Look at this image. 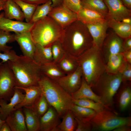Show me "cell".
<instances>
[{
  "label": "cell",
  "instance_id": "cell-1",
  "mask_svg": "<svg viewBox=\"0 0 131 131\" xmlns=\"http://www.w3.org/2000/svg\"><path fill=\"white\" fill-rule=\"evenodd\" d=\"M61 42L66 53L77 57L93 45L87 27L78 20L64 29Z\"/></svg>",
  "mask_w": 131,
  "mask_h": 131
},
{
  "label": "cell",
  "instance_id": "cell-2",
  "mask_svg": "<svg viewBox=\"0 0 131 131\" xmlns=\"http://www.w3.org/2000/svg\"><path fill=\"white\" fill-rule=\"evenodd\" d=\"M38 85L49 106L56 109L61 118L71 109L74 104L71 95L54 80L42 74Z\"/></svg>",
  "mask_w": 131,
  "mask_h": 131
},
{
  "label": "cell",
  "instance_id": "cell-3",
  "mask_svg": "<svg viewBox=\"0 0 131 131\" xmlns=\"http://www.w3.org/2000/svg\"><path fill=\"white\" fill-rule=\"evenodd\" d=\"M13 73L16 87L38 85L42 75L40 66L31 58L21 55L13 61H8Z\"/></svg>",
  "mask_w": 131,
  "mask_h": 131
},
{
  "label": "cell",
  "instance_id": "cell-4",
  "mask_svg": "<svg viewBox=\"0 0 131 131\" xmlns=\"http://www.w3.org/2000/svg\"><path fill=\"white\" fill-rule=\"evenodd\" d=\"M77 59L83 77L91 88L94 87L105 72V64L101 50L92 46Z\"/></svg>",
  "mask_w": 131,
  "mask_h": 131
},
{
  "label": "cell",
  "instance_id": "cell-5",
  "mask_svg": "<svg viewBox=\"0 0 131 131\" xmlns=\"http://www.w3.org/2000/svg\"><path fill=\"white\" fill-rule=\"evenodd\" d=\"M30 32L35 44L48 47L56 41L61 42L64 29L47 16L33 23Z\"/></svg>",
  "mask_w": 131,
  "mask_h": 131
},
{
  "label": "cell",
  "instance_id": "cell-6",
  "mask_svg": "<svg viewBox=\"0 0 131 131\" xmlns=\"http://www.w3.org/2000/svg\"><path fill=\"white\" fill-rule=\"evenodd\" d=\"M122 82L120 73L112 74L105 72L94 87L102 104L107 109L113 105L114 97Z\"/></svg>",
  "mask_w": 131,
  "mask_h": 131
},
{
  "label": "cell",
  "instance_id": "cell-7",
  "mask_svg": "<svg viewBox=\"0 0 131 131\" xmlns=\"http://www.w3.org/2000/svg\"><path fill=\"white\" fill-rule=\"evenodd\" d=\"M92 131H107L125 125L131 126V117L118 116L113 112L105 110L96 113L90 121Z\"/></svg>",
  "mask_w": 131,
  "mask_h": 131
},
{
  "label": "cell",
  "instance_id": "cell-8",
  "mask_svg": "<svg viewBox=\"0 0 131 131\" xmlns=\"http://www.w3.org/2000/svg\"><path fill=\"white\" fill-rule=\"evenodd\" d=\"M16 82L8 61L0 64V100L9 101L14 93Z\"/></svg>",
  "mask_w": 131,
  "mask_h": 131
},
{
  "label": "cell",
  "instance_id": "cell-9",
  "mask_svg": "<svg viewBox=\"0 0 131 131\" xmlns=\"http://www.w3.org/2000/svg\"><path fill=\"white\" fill-rule=\"evenodd\" d=\"M82 77V70L79 66L73 72L54 80L67 92L71 95L80 88Z\"/></svg>",
  "mask_w": 131,
  "mask_h": 131
},
{
  "label": "cell",
  "instance_id": "cell-10",
  "mask_svg": "<svg viewBox=\"0 0 131 131\" xmlns=\"http://www.w3.org/2000/svg\"><path fill=\"white\" fill-rule=\"evenodd\" d=\"M123 41L122 39L114 32L107 34L101 49L104 62L110 56L124 51Z\"/></svg>",
  "mask_w": 131,
  "mask_h": 131
},
{
  "label": "cell",
  "instance_id": "cell-11",
  "mask_svg": "<svg viewBox=\"0 0 131 131\" xmlns=\"http://www.w3.org/2000/svg\"><path fill=\"white\" fill-rule=\"evenodd\" d=\"M48 16L64 29L78 20L77 13L63 5L53 7Z\"/></svg>",
  "mask_w": 131,
  "mask_h": 131
},
{
  "label": "cell",
  "instance_id": "cell-12",
  "mask_svg": "<svg viewBox=\"0 0 131 131\" xmlns=\"http://www.w3.org/2000/svg\"><path fill=\"white\" fill-rule=\"evenodd\" d=\"M108 9L106 19H112L122 21L131 17V9L126 7L121 0H103Z\"/></svg>",
  "mask_w": 131,
  "mask_h": 131
},
{
  "label": "cell",
  "instance_id": "cell-13",
  "mask_svg": "<svg viewBox=\"0 0 131 131\" xmlns=\"http://www.w3.org/2000/svg\"><path fill=\"white\" fill-rule=\"evenodd\" d=\"M85 25L92 37V46L101 50L109 27L107 20L97 24Z\"/></svg>",
  "mask_w": 131,
  "mask_h": 131
},
{
  "label": "cell",
  "instance_id": "cell-14",
  "mask_svg": "<svg viewBox=\"0 0 131 131\" xmlns=\"http://www.w3.org/2000/svg\"><path fill=\"white\" fill-rule=\"evenodd\" d=\"M60 118L56 109L50 106L47 111L40 118V131H55L60 123Z\"/></svg>",
  "mask_w": 131,
  "mask_h": 131
},
{
  "label": "cell",
  "instance_id": "cell-15",
  "mask_svg": "<svg viewBox=\"0 0 131 131\" xmlns=\"http://www.w3.org/2000/svg\"><path fill=\"white\" fill-rule=\"evenodd\" d=\"M33 24L30 22L14 21L4 16L0 19V30L15 33H21L30 31Z\"/></svg>",
  "mask_w": 131,
  "mask_h": 131
},
{
  "label": "cell",
  "instance_id": "cell-16",
  "mask_svg": "<svg viewBox=\"0 0 131 131\" xmlns=\"http://www.w3.org/2000/svg\"><path fill=\"white\" fill-rule=\"evenodd\" d=\"M15 41L19 44L23 55L33 59L35 48L30 31L14 34Z\"/></svg>",
  "mask_w": 131,
  "mask_h": 131
},
{
  "label": "cell",
  "instance_id": "cell-17",
  "mask_svg": "<svg viewBox=\"0 0 131 131\" xmlns=\"http://www.w3.org/2000/svg\"><path fill=\"white\" fill-rule=\"evenodd\" d=\"M25 94L23 93L21 89L15 87L14 93L8 103L7 102L3 100H0V118L5 120L8 115L15 109V107L18 104L20 103L23 100Z\"/></svg>",
  "mask_w": 131,
  "mask_h": 131
},
{
  "label": "cell",
  "instance_id": "cell-18",
  "mask_svg": "<svg viewBox=\"0 0 131 131\" xmlns=\"http://www.w3.org/2000/svg\"><path fill=\"white\" fill-rule=\"evenodd\" d=\"M5 121L11 131H27L22 108L15 109L8 115Z\"/></svg>",
  "mask_w": 131,
  "mask_h": 131
},
{
  "label": "cell",
  "instance_id": "cell-19",
  "mask_svg": "<svg viewBox=\"0 0 131 131\" xmlns=\"http://www.w3.org/2000/svg\"><path fill=\"white\" fill-rule=\"evenodd\" d=\"M16 88L24 90L25 94L21 102L15 106V109L22 108L25 107L32 106L42 94L41 90L38 85Z\"/></svg>",
  "mask_w": 131,
  "mask_h": 131
},
{
  "label": "cell",
  "instance_id": "cell-20",
  "mask_svg": "<svg viewBox=\"0 0 131 131\" xmlns=\"http://www.w3.org/2000/svg\"><path fill=\"white\" fill-rule=\"evenodd\" d=\"M105 63V72L110 74H116L121 72L127 62L121 53L110 56Z\"/></svg>",
  "mask_w": 131,
  "mask_h": 131
},
{
  "label": "cell",
  "instance_id": "cell-21",
  "mask_svg": "<svg viewBox=\"0 0 131 131\" xmlns=\"http://www.w3.org/2000/svg\"><path fill=\"white\" fill-rule=\"evenodd\" d=\"M77 14L78 20L85 25L97 24L107 20L104 16L99 13L82 7Z\"/></svg>",
  "mask_w": 131,
  "mask_h": 131
},
{
  "label": "cell",
  "instance_id": "cell-22",
  "mask_svg": "<svg viewBox=\"0 0 131 131\" xmlns=\"http://www.w3.org/2000/svg\"><path fill=\"white\" fill-rule=\"evenodd\" d=\"M71 95L73 99H88L102 104L100 97L93 91L91 87L83 77L80 88L76 91L71 93Z\"/></svg>",
  "mask_w": 131,
  "mask_h": 131
},
{
  "label": "cell",
  "instance_id": "cell-23",
  "mask_svg": "<svg viewBox=\"0 0 131 131\" xmlns=\"http://www.w3.org/2000/svg\"><path fill=\"white\" fill-rule=\"evenodd\" d=\"M33 59L40 66L53 61L51 46L44 47L35 44Z\"/></svg>",
  "mask_w": 131,
  "mask_h": 131
},
{
  "label": "cell",
  "instance_id": "cell-24",
  "mask_svg": "<svg viewBox=\"0 0 131 131\" xmlns=\"http://www.w3.org/2000/svg\"><path fill=\"white\" fill-rule=\"evenodd\" d=\"M3 10L4 16L8 19L21 21H23L25 19L21 10L13 0H6Z\"/></svg>",
  "mask_w": 131,
  "mask_h": 131
},
{
  "label": "cell",
  "instance_id": "cell-25",
  "mask_svg": "<svg viewBox=\"0 0 131 131\" xmlns=\"http://www.w3.org/2000/svg\"><path fill=\"white\" fill-rule=\"evenodd\" d=\"M27 131H40V118L31 107H25L22 108Z\"/></svg>",
  "mask_w": 131,
  "mask_h": 131
},
{
  "label": "cell",
  "instance_id": "cell-26",
  "mask_svg": "<svg viewBox=\"0 0 131 131\" xmlns=\"http://www.w3.org/2000/svg\"><path fill=\"white\" fill-rule=\"evenodd\" d=\"M56 63L66 75L73 72L79 66L77 57L66 53Z\"/></svg>",
  "mask_w": 131,
  "mask_h": 131
},
{
  "label": "cell",
  "instance_id": "cell-27",
  "mask_svg": "<svg viewBox=\"0 0 131 131\" xmlns=\"http://www.w3.org/2000/svg\"><path fill=\"white\" fill-rule=\"evenodd\" d=\"M107 20L108 27L120 37L125 39L131 36V25L113 19Z\"/></svg>",
  "mask_w": 131,
  "mask_h": 131
},
{
  "label": "cell",
  "instance_id": "cell-28",
  "mask_svg": "<svg viewBox=\"0 0 131 131\" xmlns=\"http://www.w3.org/2000/svg\"><path fill=\"white\" fill-rule=\"evenodd\" d=\"M62 118V121L57 127L56 131H75L77 122L75 117L70 110H68Z\"/></svg>",
  "mask_w": 131,
  "mask_h": 131
},
{
  "label": "cell",
  "instance_id": "cell-29",
  "mask_svg": "<svg viewBox=\"0 0 131 131\" xmlns=\"http://www.w3.org/2000/svg\"><path fill=\"white\" fill-rule=\"evenodd\" d=\"M40 68L42 74L54 80L66 75L57 64L53 61L41 66Z\"/></svg>",
  "mask_w": 131,
  "mask_h": 131
},
{
  "label": "cell",
  "instance_id": "cell-30",
  "mask_svg": "<svg viewBox=\"0 0 131 131\" xmlns=\"http://www.w3.org/2000/svg\"><path fill=\"white\" fill-rule=\"evenodd\" d=\"M70 110L75 118L84 122H90L96 113L95 111L92 109L74 104Z\"/></svg>",
  "mask_w": 131,
  "mask_h": 131
},
{
  "label": "cell",
  "instance_id": "cell-31",
  "mask_svg": "<svg viewBox=\"0 0 131 131\" xmlns=\"http://www.w3.org/2000/svg\"><path fill=\"white\" fill-rule=\"evenodd\" d=\"M82 7L90 9L102 15L106 19L108 9L103 0H81Z\"/></svg>",
  "mask_w": 131,
  "mask_h": 131
},
{
  "label": "cell",
  "instance_id": "cell-32",
  "mask_svg": "<svg viewBox=\"0 0 131 131\" xmlns=\"http://www.w3.org/2000/svg\"><path fill=\"white\" fill-rule=\"evenodd\" d=\"M53 7L52 2L50 0L38 5L30 22L34 23L48 16Z\"/></svg>",
  "mask_w": 131,
  "mask_h": 131
},
{
  "label": "cell",
  "instance_id": "cell-33",
  "mask_svg": "<svg viewBox=\"0 0 131 131\" xmlns=\"http://www.w3.org/2000/svg\"><path fill=\"white\" fill-rule=\"evenodd\" d=\"M74 104L77 105L92 109L96 113L107 109L102 103L96 102L92 100L83 98L77 99H73Z\"/></svg>",
  "mask_w": 131,
  "mask_h": 131
},
{
  "label": "cell",
  "instance_id": "cell-34",
  "mask_svg": "<svg viewBox=\"0 0 131 131\" xmlns=\"http://www.w3.org/2000/svg\"><path fill=\"white\" fill-rule=\"evenodd\" d=\"M23 12L26 21L30 22L38 5L30 4L21 0H13Z\"/></svg>",
  "mask_w": 131,
  "mask_h": 131
},
{
  "label": "cell",
  "instance_id": "cell-35",
  "mask_svg": "<svg viewBox=\"0 0 131 131\" xmlns=\"http://www.w3.org/2000/svg\"><path fill=\"white\" fill-rule=\"evenodd\" d=\"M15 41L14 34L10 32L0 30V51L7 53L9 52L12 47L7 44Z\"/></svg>",
  "mask_w": 131,
  "mask_h": 131
},
{
  "label": "cell",
  "instance_id": "cell-36",
  "mask_svg": "<svg viewBox=\"0 0 131 131\" xmlns=\"http://www.w3.org/2000/svg\"><path fill=\"white\" fill-rule=\"evenodd\" d=\"M131 102V89L130 86L124 87L122 91L119 99L120 110L123 111L130 105Z\"/></svg>",
  "mask_w": 131,
  "mask_h": 131
},
{
  "label": "cell",
  "instance_id": "cell-37",
  "mask_svg": "<svg viewBox=\"0 0 131 131\" xmlns=\"http://www.w3.org/2000/svg\"><path fill=\"white\" fill-rule=\"evenodd\" d=\"M49 106L45 98L41 94L33 105L30 107L33 109L40 117L47 111Z\"/></svg>",
  "mask_w": 131,
  "mask_h": 131
},
{
  "label": "cell",
  "instance_id": "cell-38",
  "mask_svg": "<svg viewBox=\"0 0 131 131\" xmlns=\"http://www.w3.org/2000/svg\"><path fill=\"white\" fill-rule=\"evenodd\" d=\"M51 50L53 61L56 63L62 58L66 53L59 41L55 42L51 45Z\"/></svg>",
  "mask_w": 131,
  "mask_h": 131
},
{
  "label": "cell",
  "instance_id": "cell-39",
  "mask_svg": "<svg viewBox=\"0 0 131 131\" xmlns=\"http://www.w3.org/2000/svg\"><path fill=\"white\" fill-rule=\"evenodd\" d=\"M63 5L77 13L82 8L81 0H62Z\"/></svg>",
  "mask_w": 131,
  "mask_h": 131
},
{
  "label": "cell",
  "instance_id": "cell-40",
  "mask_svg": "<svg viewBox=\"0 0 131 131\" xmlns=\"http://www.w3.org/2000/svg\"><path fill=\"white\" fill-rule=\"evenodd\" d=\"M18 56L14 50H11L8 52L3 53L0 51V60H2L0 64L9 61L14 60Z\"/></svg>",
  "mask_w": 131,
  "mask_h": 131
},
{
  "label": "cell",
  "instance_id": "cell-41",
  "mask_svg": "<svg viewBox=\"0 0 131 131\" xmlns=\"http://www.w3.org/2000/svg\"><path fill=\"white\" fill-rule=\"evenodd\" d=\"M75 118L77 123L75 131H92V126L90 122H84L80 120L75 117Z\"/></svg>",
  "mask_w": 131,
  "mask_h": 131
},
{
  "label": "cell",
  "instance_id": "cell-42",
  "mask_svg": "<svg viewBox=\"0 0 131 131\" xmlns=\"http://www.w3.org/2000/svg\"><path fill=\"white\" fill-rule=\"evenodd\" d=\"M120 74L123 82L131 80V64L128 63Z\"/></svg>",
  "mask_w": 131,
  "mask_h": 131
},
{
  "label": "cell",
  "instance_id": "cell-43",
  "mask_svg": "<svg viewBox=\"0 0 131 131\" xmlns=\"http://www.w3.org/2000/svg\"><path fill=\"white\" fill-rule=\"evenodd\" d=\"M122 54L126 62L131 64V49L124 51Z\"/></svg>",
  "mask_w": 131,
  "mask_h": 131
},
{
  "label": "cell",
  "instance_id": "cell-44",
  "mask_svg": "<svg viewBox=\"0 0 131 131\" xmlns=\"http://www.w3.org/2000/svg\"><path fill=\"white\" fill-rule=\"evenodd\" d=\"M124 39L123 44L124 51L131 49V36Z\"/></svg>",
  "mask_w": 131,
  "mask_h": 131
},
{
  "label": "cell",
  "instance_id": "cell-45",
  "mask_svg": "<svg viewBox=\"0 0 131 131\" xmlns=\"http://www.w3.org/2000/svg\"><path fill=\"white\" fill-rule=\"evenodd\" d=\"M25 2L37 5H40L47 2L48 0H21Z\"/></svg>",
  "mask_w": 131,
  "mask_h": 131
},
{
  "label": "cell",
  "instance_id": "cell-46",
  "mask_svg": "<svg viewBox=\"0 0 131 131\" xmlns=\"http://www.w3.org/2000/svg\"><path fill=\"white\" fill-rule=\"evenodd\" d=\"M131 126H123L117 127L113 130V131H131Z\"/></svg>",
  "mask_w": 131,
  "mask_h": 131
},
{
  "label": "cell",
  "instance_id": "cell-47",
  "mask_svg": "<svg viewBox=\"0 0 131 131\" xmlns=\"http://www.w3.org/2000/svg\"><path fill=\"white\" fill-rule=\"evenodd\" d=\"M0 131H11L6 121L0 127Z\"/></svg>",
  "mask_w": 131,
  "mask_h": 131
},
{
  "label": "cell",
  "instance_id": "cell-48",
  "mask_svg": "<svg viewBox=\"0 0 131 131\" xmlns=\"http://www.w3.org/2000/svg\"><path fill=\"white\" fill-rule=\"evenodd\" d=\"M51 1L53 7H55L63 5L62 0H50Z\"/></svg>",
  "mask_w": 131,
  "mask_h": 131
},
{
  "label": "cell",
  "instance_id": "cell-49",
  "mask_svg": "<svg viewBox=\"0 0 131 131\" xmlns=\"http://www.w3.org/2000/svg\"><path fill=\"white\" fill-rule=\"evenodd\" d=\"M127 8L131 9V0H121Z\"/></svg>",
  "mask_w": 131,
  "mask_h": 131
},
{
  "label": "cell",
  "instance_id": "cell-50",
  "mask_svg": "<svg viewBox=\"0 0 131 131\" xmlns=\"http://www.w3.org/2000/svg\"><path fill=\"white\" fill-rule=\"evenodd\" d=\"M121 21L125 23L131 25V17L125 18L123 19Z\"/></svg>",
  "mask_w": 131,
  "mask_h": 131
},
{
  "label": "cell",
  "instance_id": "cell-51",
  "mask_svg": "<svg viewBox=\"0 0 131 131\" xmlns=\"http://www.w3.org/2000/svg\"><path fill=\"white\" fill-rule=\"evenodd\" d=\"M6 0H0V8H3L5 4Z\"/></svg>",
  "mask_w": 131,
  "mask_h": 131
},
{
  "label": "cell",
  "instance_id": "cell-52",
  "mask_svg": "<svg viewBox=\"0 0 131 131\" xmlns=\"http://www.w3.org/2000/svg\"><path fill=\"white\" fill-rule=\"evenodd\" d=\"M5 122V120H3L0 118V127Z\"/></svg>",
  "mask_w": 131,
  "mask_h": 131
},
{
  "label": "cell",
  "instance_id": "cell-53",
  "mask_svg": "<svg viewBox=\"0 0 131 131\" xmlns=\"http://www.w3.org/2000/svg\"><path fill=\"white\" fill-rule=\"evenodd\" d=\"M4 16V12H2L0 14V19L2 16Z\"/></svg>",
  "mask_w": 131,
  "mask_h": 131
},
{
  "label": "cell",
  "instance_id": "cell-54",
  "mask_svg": "<svg viewBox=\"0 0 131 131\" xmlns=\"http://www.w3.org/2000/svg\"><path fill=\"white\" fill-rule=\"evenodd\" d=\"M3 8H0V12L1 10H3Z\"/></svg>",
  "mask_w": 131,
  "mask_h": 131
},
{
  "label": "cell",
  "instance_id": "cell-55",
  "mask_svg": "<svg viewBox=\"0 0 131 131\" xmlns=\"http://www.w3.org/2000/svg\"><path fill=\"white\" fill-rule=\"evenodd\" d=\"M1 107H0V111H1Z\"/></svg>",
  "mask_w": 131,
  "mask_h": 131
}]
</instances>
